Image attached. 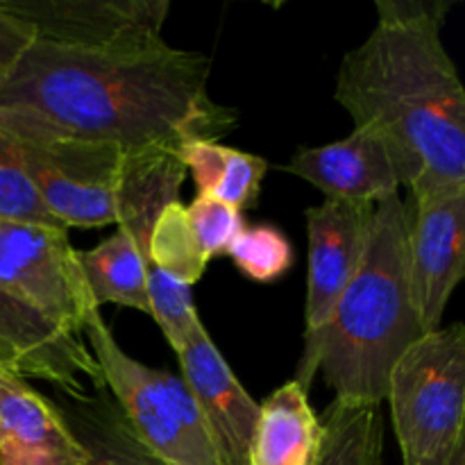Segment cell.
Wrapping results in <instances>:
<instances>
[{"instance_id":"23","label":"cell","mask_w":465,"mask_h":465,"mask_svg":"<svg viewBox=\"0 0 465 465\" xmlns=\"http://www.w3.org/2000/svg\"><path fill=\"white\" fill-rule=\"evenodd\" d=\"M186 213H189L193 234L207 259L227 254L230 245L245 227L243 213L213 195L198 193L193 203L186 204Z\"/></svg>"},{"instance_id":"10","label":"cell","mask_w":465,"mask_h":465,"mask_svg":"<svg viewBox=\"0 0 465 465\" xmlns=\"http://www.w3.org/2000/svg\"><path fill=\"white\" fill-rule=\"evenodd\" d=\"M375 204L330 200L307 209L309 275L304 307V350L307 357L322 327L334 313L341 295L352 282L368 243ZM300 357V359H302Z\"/></svg>"},{"instance_id":"14","label":"cell","mask_w":465,"mask_h":465,"mask_svg":"<svg viewBox=\"0 0 465 465\" xmlns=\"http://www.w3.org/2000/svg\"><path fill=\"white\" fill-rule=\"evenodd\" d=\"M86 459L57 404L0 368V465H82Z\"/></svg>"},{"instance_id":"11","label":"cell","mask_w":465,"mask_h":465,"mask_svg":"<svg viewBox=\"0 0 465 465\" xmlns=\"http://www.w3.org/2000/svg\"><path fill=\"white\" fill-rule=\"evenodd\" d=\"M0 368L44 380L66 398L104 389L103 372L82 336H71L0 289Z\"/></svg>"},{"instance_id":"13","label":"cell","mask_w":465,"mask_h":465,"mask_svg":"<svg viewBox=\"0 0 465 465\" xmlns=\"http://www.w3.org/2000/svg\"><path fill=\"white\" fill-rule=\"evenodd\" d=\"M284 171L316 186L330 200L377 204L398 195L402 186L386 141L359 127L341 141L300 148Z\"/></svg>"},{"instance_id":"26","label":"cell","mask_w":465,"mask_h":465,"mask_svg":"<svg viewBox=\"0 0 465 465\" xmlns=\"http://www.w3.org/2000/svg\"><path fill=\"white\" fill-rule=\"evenodd\" d=\"M448 465H465V440L461 445H459L457 450H454L452 459H450Z\"/></svg>"},{"instance_id":"19","label":"cell","mask_w":465,"mask_h":465,"mask_svg":"<svg viewBox=\"0 0 465 465\" xmlns=\"http://www.w3.org/2000/svg\"><path fill=\"white\" fill-rule=\"evenodd\" d=\"M150 266L180 284L193 286L203 277L209 259L204 257L191 227L186 204L168 203L157 213L148 245Z\"/></svg>"},{"instance_id":"1","label":"cell","mask_w":465,"mask_h":465,"mask_svg":"<svg viewBox=\"0 0 465 465\" xmlns=\"http://www.w3.org/2000/svg\"><path fill=\"white\" fill-rule=\"evenodd\" d=\"M212 59L166 41L73 48L35 41L0 80V109L32 127L127 154L218 141L236 116L209 95Z\"/></svg>"},{"instance_id":"5","label":"cell","mask_w":465,"mask_h":465,"mask_svg":"<svg viewBox=\"0 0 465 465\" xmlns=\"http://www.w3.org/2000/svg\"><path fill=\"white\" fill-rule=\"evenodd\" d=\"M402 465H448L465 440V327L422 334L386 386Z\"/></svg>"},{"instance_id":"22","label":"cell","mask_w":465,"mask_h":465,"mask_svg":"<svg viewBox=\"0 0 465 465\" xmlns=\"http://www.w3.org/2000/svg\"><path fill=\"white\" fill-rule=\"evenodd\" d=\"M148 316L157 322L173 352L184 345L200 321L191 286L171 280L157 268L148 271Z\"/></svg>"},{"instance_id":"18","label":"cell","mask_w":465,"mask_h":465,"mask_svg":"<svg viewBox=\"0 0 465 465\" xmlns=\"http://www.w3.org/2000/svg\"><path fill=\"white\" fill-rule=\"evenodd\" d=\"M322 418V448L316 465H381L384 418L380 407L331 402Z\"/></svg>"},{"instance_id":"17","label":"cell","mask_w":465,"mask_h":465,"mask_svg":"<svg viewBox=\"0 0 465 465\" xmlns=\"http://www.w3.org/2000/svg\"><path fill=\"white\" fill-rule=\"evenodd\" d=\"M62 398L64 402L57 409L89 452L82 465H162L136 439L107 389L91 391L84 398Z\"/></svg>"},{"instance_id":"9","label":"cell","mask_w":465,"mask_h":465,"mask_svg":"<svg viewBox=\"0 0 465 465\" xmlns=\"http://www.w3.org/2000/svg\"><path fill=\"white\" fill-rule=\"evenodd\" d=\"M35 41L73 48H116L162 41L166 0H5Z\"/></svg>"},{"instance_id":"24","label":"cell","mask_w":465,"mask_h":465,"mask_svg":"<svg viewBox=\"0 0 465 465\" xmlns=\"http://www.w3.org/2000/svg\"><path fill=\"white\" fill-rule=\"evenodd\" d=\"M266 171V159L243 153V150L230 148L225 159V168H223L221 180H218L212 195L243 213V209H250L257 204Z\"/></svg>"},{"instance_id":"25","label":"cell","mask_w":465,"mask_h":465,"mask_svg":"<svg viewBox=\"0 0 465 465\" xmlns=\"http://www.w3.org/2000/svg\"><path fill=\"white\" fill-rule=\"evenodd\" d=\"M35 44V32L0 0V80L14 71L25 50Z\"/></svg>"},{"instance_id":"8","label":"cell","mask_w":465,"mask_h":465,"mask_svg":"<svg viewBox=\"0 0 465 465\" xmlns=\"http://www.w3.org/2000/svg\"><path fill=\"white\" fill-rule=\"evenodd\" d=\"M407 252L413 304L422 334L443 327L465 271V189L413 198L407 207Z\"/></svg>"},{"instance_id":"2","label":"cell","mask_w":465,"mask_h":465,"mask_svg":"<svg viewBox=\"0 0 465 465\" xmlns=\"http://www.w3.org/2000/svg\"><path fill=\"white\" fill-rule=\"evenodd\" d=\"M450 7L377 0L375 27L336 73V103L386 141L411 200L465 189V89L440 36Z\"/></svg>"},{"instance_id":"15","label":"cell","mask_w":465,"mask_h":465,"mask_svg":"<svg viewBox=\"0 0 465 465\" xmlns=\"http://www.w3.org/2000/svg\"><path fill=\"white\" fill-rule=\"evenodd\" d=\"M180 198L157 195L132 209L109 239L86 252H77L95 304H118L148 313L150 232L157 213Z\"/></svg>"},{"instance_id":"7","label":"cell","mask_w":465,"mask_h":465,"mask_svg":"<svg viewBox=\"0 0 465 465\" xmlns=\"http://www.w3.org/2000/svg\"><path fill=\"white\" fill-rule=\"evenodd\" d=\"M0 289L71 336L100 312L66 227L0 218Z\"/></svg>"},{"instance_id":"6","label":"cell","mask_w":465,"mask_h":465,"mask_svg":"<svg viewBox=\"0 0 465 465\" xmlns=\"http://www.w3.org/2000/svg\"><path fill=\"white\" fill-rule=\"evenodd\" d=\"M91 354L136 439L162 465H223L193 395L182 377L130 357L114 339L103 312L82 327Z\"/></svg>"},{"instance_id":"3","label":"cell","mask_w":465,"mask_h":465,"mask_svg":"<svg viewBox=\"0 0 465 465\" xmlns=\"http://www.w3.org/2000/svg\"><path fill=\"white\" fill-rule=\"evenodd\" d=\"M422 336L409 280L407 204H375L366 252L295 380L309 393L321 372L334 402L381 407L395 363Z\"/></svg>"},{"instance_id":"20","label":"cell","mask_w":465,"mask_h":465,"mask_svg":"<svg viewBox=\"0 0 465 465\" xmlns=\"http://www.w3.org/2000/svg\"><path fill=\"white\" fill-rule=\"evenodd\" d=\"M0 218L64 227L41 203L39 193L23 166L18 141L5 125H0Z\"/></svg>"},{"instance_id":"21","label":"cell","mask_w":465,"mask_h":465,"mask_svg":"<svg viewBox=\"0 0 465 465\" xmlns=\"http://www.w3.org/2000/svg\"><path fill=\"white\" fill-rule=\"evenodd\" d=\"M227 254L248 280L271 284L293 266L291 241L272 225L243 227Z\"/></svg>"},{"instance_id":"16","label":"cell","mask_w":465,"mask_h":465,"mask_svg":"<svg viewBox=\"0 0 465 465\" xmlns=\"http://www.w3.org/2000/svg\"><path fill=\"white\" fill-rule=\"evenodd\" d=\"M322 448V420L298 381L280 386L259 404L248 465H316Z\"/></svg>"},{"instance_id":"4","label":"cell","mask_w":465,"mask_h":465,"mask_svg":"<svg viewBox=\"0 0 465 465\" xmlns=\"http://www.w3.org/2000/svg\"><path fill=\"white\" fill-rule=\"evenodd\" d=\"M41 203L64 227L118 225L154 195L180 198L186 168L177 153L127 154L107 145L62 139L0 109Z\"/></svg>"},{"instance_id":"12","label":"cell","mask_w":465,"mask_h":465,"mask_svg":"<svg viewBox=\"0 0 465 465\" xmlns=\"http://www.w3.org/2000/svg\"><path fill=\"white\" fill-rule=\"evenodd\" d=\"M175 357L182 381L198 404L223 465H248L259 418L257 400L243 389L203 322L195 325Z\"/></svg>"}]
</instances>
